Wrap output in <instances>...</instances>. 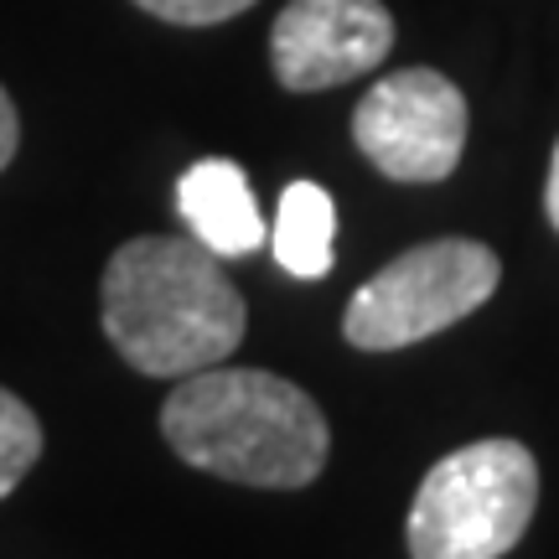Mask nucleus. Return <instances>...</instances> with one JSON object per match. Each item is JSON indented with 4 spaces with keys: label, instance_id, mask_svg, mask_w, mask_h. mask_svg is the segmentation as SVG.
<instances>
[{
    "label": "nucleus",
    "instance_id": "1",
    "mask_svg": "<svg viewBox=\"0 0 559 559\" xmlns=\"http://www.w3.org/2000/svg\"><path fill=\"white\" fill-rule=\"evenodd\" d=\"M104 337L145 379H187L243 342V296L198 239H130L104 270Z\"/></svg>",
    "mask_w": 559,
    "mask_h": 559
},
{
    "label": "nucleus",
    "instance_id": "2",
    "mask_svg": "<svg viewBox=\"0 0 559 559\" xmlns=\"http://www.w3.org/2000/svg\"><path fill=\"white\" fill-rule=\"evenodd\" d=\"M160 436L187 466L243 487H306L332 436L317 400L264 368H202L160 404Z\"/></svg>",
    "mask_w": 559,
    "mask_h": 559
},
{
    "label": "nucleus",
    "instance_id": "3",
    "mask_svg": "<svg viewBox=\"0 0 559 559\" xmlns=\"http://www.w3.org/2000/svg\"><path fill=\"white\" fill-rule=\"evenodd\" d=\"M539 508V461L519 440L440 456L409 508V559H502Z\"/></svg>",
    "mask_w": 559,
    "mask_h": 559
},
{
    "label": "nucleus",
    "instance_id": "4",
    "mask_svg": "<svg viewBox=\"0 0 559 559\" xmlns=\"http://www.w3.org/2000/svg\"><path fill=\"white\" fill-rule=\"evenodd\" d=\"M502 264L477 239H436L404 249L342 311V337L362 353H394L456 326L498 290Z\"/></svg>",
    "mask_w": 559,
    "mask_h": 559
},
{
    "label": "nucleus",
    "instance_id": "5",
    "mask_svg": "<svg viewBox=\"0 0 559 559\" xmlns=\"http://www.w3.org/2000/svg\"><path fill=\"white\" fill-rule=\"evenodd\" d=\"M353 140L389 181H445L466 151V99L436 68L379 79L353 109Z\"/></svg>",
    "mask_w": 559,
    "mask_h": 559
},
{
    "label": "nucleus",
    "instance_id": "6",
    "mask_svg": "<svg viewBox=\"0 0 559 559\" xmlns=\"http://www.w3.org/2000/svg\"><path fill=\"white\" fill-rule=\"evenodd\" d=\"M394 47L383 0H290L270 32L275 79L290 94H317L373 73Z\"/></svg>",
    "mask_w": 559,
    "mask_h": 559
},
{
    "label": "nucleus",
    "instance_id": "7",
    "mask_svg": "<svg viewBox=\"0 0 559 559\" xmlns=\"http://www.w3.org/2000/svg\"><path fill=\"white\" fill-rule=\"evenodd\" d=\"M177 213L192 228V239L207 254H218V260H239V254H254L264 243V218L260 202H254V187H249V177L234 160L223 156H207L181 171Z\"/></svg>",
    "mask_w": 559,
    "mask_h": 559
},
{
    "label": "nucleus",
    "instance_id": "8",
    "mask_svg": "<svg viewBox=\"0 0 559 559\" xmlns=\"http://www.w3.org/2000/svg\"><path fill=\"white\" fill-rule=\"evenodd\" d=\"M270 249H275L280 270L296 280H321L332 270V260H337V207L317 181H290L280 192Z\"/></svg>",
    "mask_w": 559,
    "mask_h": 559
},
{
    "label": "nucleus",
    "instance_id": "9",
    "mask_svg": "<svg viewBox=\"0 0 559 559\" xmlns=\"http://www.w3.org/2000/svg\"><path fill=\"white\" fill-rule=\"evenodd\" d=\"M37 461H41V419L11 389H0V498H11Z\"/></svg>",
    "mask_w": 559,
    "mask_h": 559
},
{
    "label": "nucleus",
    "instance_id": "10",
    "mask_svg": "<svg viewBox=\"0 0 559 559\" xmlns=\"http://www.w3.org/2000/svg\"><path fill=\"white\" fill-rule=\"evenodd\" d=\"M140 11L171 21V26H218V21L249 11L254 0H135Z\"/></svg>",
    "mask_w": 559,
    "mask_h": 559
},
{
    "label": "nucleus",
    "instance_id": "11",
    "mask_svg": "<svg viewBox=\"0 0 559 559\" xmlns=\"http://www.w3.org/2000/svg\"><path fill=\"white\" fill-rule=\"evenodd\" d=\"M16 140H21L16 104H11V94L0 88V171H5V166H11V156H16Z\"/></svg>",
    "mask_w": 559,
    "mask_h": 559
},
{
    "label": "nucleus",
    "instance_id": "12",
    "mask_svg": "<svg viewBox=\"0 0 559 559\" xmlns=\"http://www.w3.org/2000/svg\"><path fill=\"white\" fill-rule=\"evenodd\" d=\"M544 213L559 228V145H555V160H549V181H544Z\"/></svg>",
    "mask_w": 559,
    "mask_h": 559
}]
</instances>
